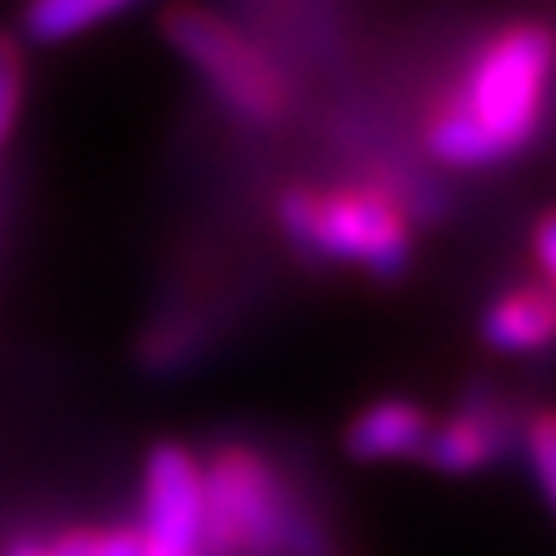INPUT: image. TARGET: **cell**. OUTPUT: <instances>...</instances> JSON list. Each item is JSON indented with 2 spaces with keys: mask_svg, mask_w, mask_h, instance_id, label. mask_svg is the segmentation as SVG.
I'll return each mask as SVG.
<instances>
[{
  "mask_svg": "<svg viewBox=\"0 0 556 556\" xmlns=\"http://www.w3.org/2000/svg\"><path fill=\"white\" fill-rule=\"evenodd\" d=\"M556 75V36L539 23H517L486 40L452 92L430 118L426 146L447 167H491L521 154L547 114Z\"/></svg>",
  "mask_w": 556,
  "mask_h": 556,
  "instance_id": "cell-1",
  "label": "cell"
},
{
  "mask_svg": "<svg viewBox=\"0 0 556 556\" xmlns=\"http://www.w3.org/2000/svg\"><path fill=\"white\" fill-rule=\"evenodd\" d=\"M202 556H325V534L250 447H219L202 465Z\"/></svg>",
  "mask_w": 556,
  "mask_h": 556,
  "instance_id": "cell-2",
  "label": "cell"
},
{
  "mask_svg": "<svg viewBox=\"0 0 556 556\" xmlns=\"http://www.w3.org/2000/svg\"><path fill=\"white\" fill-rule=\"evenodd\" d=\"M286 237L316 254L368 267L377 276H399L407 267V215L403 206L381 189H338V193H312L290 189L276 206Z\"/></svg>",
  "mask_w": 556,
  "mask_h": 556,
  "instance_id": "cell-3",
  "label": "cell"
},
{
  "mask_svg": "<svg viewBox=\"0 0 556 556\" xmlns=\"http://www.w3.org/2000/svg\"><path fill=\"white\" fill-rule=\"evenodd\" d=\"M172 49L211 84V92L245 123H276L290 110V79L241 27L202 5H176L163 18Z\"/></svg>",
  "mask_w": 556,
  "mask_h": 556,
  "instance_id": "cell-4",
  "label": "cell"
},
{
  "mask_svg": "<svg viewBox=\"0 0 556 556\" xmlns=\"http://www.w3.org/2000/svg\"><path fill=\"white\" fill-rule=\"evenodd\" d=\"M202 460L180 443H159L141 482V556H202Z\"/></svg>",
  "mask_w": 556,
  "mask_h": 556,
  "instance_id": "cell-5",
  "label": "cell"
},
{
  "mask_svg": "<svg viewBox=\"0 0 556 556\" xmlns=\"http://www.w3.org/2000/svg\"><path fill=\"white\" fill-rule=\"evenodd\" d=\"M513 443V430H508V412L478 394V399H465L460 412H452L447 421H439L430 430V443L421 452V460L434 469V473H447V478H473L482 469H491Z\"/></svg>",
  "mask_w": 556,
  "mask_h": 556,
  "instance_id": "cell-6",
  "label": "cell"
},
{
  "mask_svg": "<svg viewBox=\"0 0 556 556\" xmlns=\"http://www.w3.org/2000/svg\"><path fill=\"white\" fill-rule=\"evenodd\" d=\"M430 412L412 399H377L351 416L342 430V447L355 465H394V460H421L430 443Z\"/></svg>",
  "mask_w": 556,
  "mask_h": 556,
  "instance_id": "cell-7",
  "label": "cell"
},
{
  "mask_svg": "<svg viewBox=\"0 0 556 556\" xmlns=\"http://www.w3.org/2000/svg\"><path fill=\"white\" fill-rule=\"evenodd\" d=\"M482 342L500 355H530L556 342V294L552 290H508L482 312Z\"/></svg>",
  "mask_w": 556,
  "mask_h": 556,
  "instance_id": "cell-8",
  "label": "cell"
},
{
  "mask_svg": "<svg viewBox=\"0 0 556 556\" xmlns=\"http://www.w3.org/2000/svg\"><path fill=\"white\" fill-rule=\"evenodd\" d=\"M136 0H27L23 31L31 45H66L118 14H127Z\"/></svg>",
  "mask_w": 556,
  "mask_h": 556,
  "instance_id": "cell-9",
  "label": "cell"
},
{
  "mask_svg": "<svg viewBox=\"0 0 556 556\" xmlns=\"http://www.w3.org/2000/svg\"><path fill=\"white\" fill-rule=\"evenodd\" d=\"M521 447H526V465H530V473H534V486H539L543 504H547L552 517H556V412L534 416V421L526 426Z\"/></svg>",
  "mask_w": 556,
  "mask_h": 556,
  "instance_id": "cell-10",
  "label": "cell"
},
{
  "mask_svg": "<svg viewBox=\"0 0 556 556\" xmlns=\"http://www.w3.org/2000/svg\"><path fill=\"white\" fill-rule=\"evenodd\" d=\"M23 105V53L14 40H0V146L10 141Z\"/></svg>",
  "mask_w": 556,
  "mask_h": 556,
  "instance_id": "cell-11",
  "label": "cell"
},
{
  "mask_svg": "<svg viewBox=\"0 0 556 556\" xmlns=\"http://www.w3.org/2000/svg\"><path fill=\"white\" fill-rule=\"evenodd\" d=\"M88 556H141V539L136 526H110L88 534Z\"/></svg>",
  "mask_w": 556,
  "mask_h": 556,
  "instance_id": "cell-12",
  "label": "cell"
},
{
  "mask_svg": "<svg viewBox=\"0 0 556 556\" xmlns=\"http://www.w3.org/2000/svg\"><path fill=\"white\" fill-rule=\"evenodd\" d=\"M534 258H539V267L547 271L552 294H556V211L543 215L539 228H534Z\"/></svg>",
  "mask_w": 556,
  "mask_h": 556,
  "instance_id": "cell-13",
  "label": "cell"
},
{
  "mask_svg": "<svg viewBox=\"0 0 556 556\" xmlns=\"http://www.w3.org/2000/svg\"><path fill=\"white\" fill-rule=\"evenodd\" d=\"M5 556H49V547H40V543H31V539H23V543H14Z\"/></svg>",
  "mask_w": 556,
  "mask_h": 556,
  "instance_id": "cell-14",
  "label": "cell"
}]
</instances>
